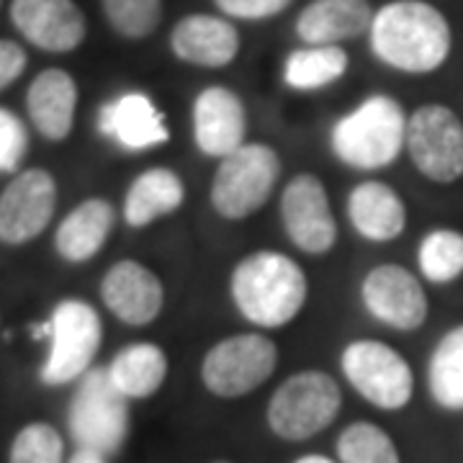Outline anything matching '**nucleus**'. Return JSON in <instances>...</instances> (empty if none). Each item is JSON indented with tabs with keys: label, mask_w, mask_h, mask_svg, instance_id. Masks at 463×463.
Listing matches in <instances>:
<instances>
[{
	"label": "nucleus",
	"mask_w": 463,
	"mask_h": 463,
	"mask_svg": "<svg viewBox=\"0 0 463 463\" xmlns=\"http://www.w3.org/2000/svg\"><path fill=\"white\" fill-rule=\"evenodd\" d=\"M230 297L250 325L281 330L291 325L309 297V281L297 260L279 250H258L234 265Z\"/></svg>",
	"instance_id": "1"
},
{
	"label": "nucleus",
	"mask_w": 463,
	"mask_h": 463,
	"mask_svg": "<svg viewBox=\"0 0 463 463\" xmlns=\"http://www.w3.org/2000/svg\"><path fill=\"white\" fill-rule=\"evenodd\" d=\"M371 50L383 65L425 75L448 60L450 26L425 0H394L373 16Z\"/></svg>",
	"instance_id": "2"
},
{
	"label": "nucleus",
	"mask_w": 463,
	"mask_h": 463,
	"mask_svg": "<svg viewBox=\"0 0 463 463\" xmlns=\"http://www.w3.org/2000/svg\"><path fill=\"white\" fill-rule=\"evenodd\" d=\"M407 145V116L389 96H371L330 132L332 155L353 170L389 167Z\"/></svg>",
	"instance_id": "3"
},
{
	"label": "nucleus",
	"mask_w": 463,
	"mask_h": 463,
	"mask_svg": "<svg viewBox=\"0 0 463 463\" xmlns=\"http://www.w3.org/2000/svg\"><path fill=\"white\" fill-rule=\"evenodd\" d=\"M343 392L330 373L307 368L283 381L268 402V428L281 440L304 443L337 420Z\"/></svg>",
	"instance_id": "4"
},
{
	"label": "nucleus",
	"mask_w": 463,
	"mask_h": 463,
	"mask_svg": "<svg viewBox=\"0 0 463 463\" xmlns=\"http://www.w3.org/2000/svg\"><path fill=\"white\" fill-rule=\"evenodd\" d=\"M281 155L263 142H248L227 155L212 181V206L227 222L258 214L281 178Z\"/></svg>",
	"instance_id": "5"
},
{
	"label": "nucleus",
	"mask_w": 463,
	"mask_h": 463,
	"mask_svg": "<svg viewBox=\"0 0 463 463\" xmlns=\"http://www.w3.org/2000/svg\"><path fill=\"white\" fill-rule=\"evenodd\" d=\"M70 432L80 450L118 453L129 435V404L114 386L109 368H90L70 404Z\"/></svg>",
	"instance_id": "6"
},
{
	"label": "nucleus",
	"mask_w": 463,
	"mask_h": 463,
	"mask_svg": "<svg viewBox=\"0 0 463 463\" xmlns=\"http://www.w3.org/2000/svg\"><path fill=\"white\" fill-rule=\"evenodd\" d=\"M279 365V347L260 332H240L219 340L201 361V381L209 394L240 399L260 389Z\"/></svg>",
	"instance_id": "7"
},
{
	"label": "nucleus",
	"mask_w": 463,
	"mask_h": 463,
	"mask_svg": "<svg viewBox=\"0 0 463 463\" xmlns=\"http://www.w3.org/2000/svg\"><path fill=\"white\" fill-rule=\"evenodd\" d=\"M347 383L383 412H397L410 404L414 392L412 368L404 355L381 340H353L340 355Z\"/></svg>",
	"instance_id": "8"
},
{
	"label": "nucleus",
	"mask_w": 463,
	"mask_h": 463,
	"mask_svg": "<svg viewBox=\"0 0 463 463\" xmlns=\"http://www.w3.org/2000/svg\"><path fill=\"white\" fill-rule=\"evenodd\" d=\"M50 330V355L39 371L42 383L62 386L70 381L83 379L90 371L103 337L99 312L88 301L65 298L52 312Z\"/></svg>",
	"instance_id": "9"
},
{
	"label": "nucleus",
	"mask_w": 463,
	"mask_h": 463,
	"mask_svg": "<svg viewBox=\"0 0 463 463\" xmlns=\"http://www.w3.org/2000/svg\"><path fill=\"white\" fill-rule=\"evenodd\" d=\"M407 152L428 181L456 183L463 175V124L448 106L428 103L407 118Z\"/></svg>",
	"instance_id": "10"
},
{
	"label": "nucleus",
	"mask_w": 463,
	"mask_h": 463,
	"mask_svg": "<svg viewBox=\"0 0 463 463\" xmlns=\"http://www.w3.org/2000/svg\"><path fill=\"white\" fill-rule=\"evenodd\" d=\"M281 224L291 245L307 255H327L337 242V222L332 214L325 183L312 173H298L281 194Z\"/></svg>",
	"instance_id": "11"
},
{
	"label": "nucleus",
	"mask_w": 463,
	"mask_h": 463,
	"mask_svg": "<svg viewBox=\"0 0 463 463\" xmlns=\"http://www.w3.org/2000/svg\"><path fill=\"white\" fill-rule=\"evenodd\" d=\"M361 301L376 322L399 332L420 330L430 312L422 283L399 263L371 268L361 283Z\"/></svg>",
	"instance_id": "12"
},
{
	"label": "nucleus",
	"mask_w": 463,
	"mask_h": 463,
	"mask_svg": "<svg viewBox=\"0 0 463 463\" xmlns=\"http://www.w3.org/2000/svg\"><path fill=\"white\" fill-rule=\"evenodd\" d=\"M57 206L52 173L32 167L16 175L0 194V242L26 245L47 230Z\"/></svg>",
	"instance_id": "13"
},
{
	"label": "nucleus",
	"mask_w": 463,
	"mask_h": 463,
	"mask_svg": "<svg viewBox=\"0 0 463 463\" xmlns=\"http://www.w3.org/2000/svg\"><path fill=\"white\" fill-rule=\"evenodd\" d=\"M109 312L129 327L152 325L165 307V286L155 270L137 260H118L100 281Z\"/></svg>",
	"instance_id": "14"
},
{
	"label": "nucleus",
	"mask_w": 463,
	"mask_h": 463,
	"mask_svg": "<svg viewBox=\"0 0 463 463\" xmlns=\"http://www.w3.org/2000/svg\"><path fill=\"white\" fill-rule=\"evenodd\" d=\"M194 142L201 155L224 160L234 149L248 145V111L240 96L212 85L194 100Z\"/></svg>",
	"instance_id": "15"
},
{
	"label": "nucleus",
	"mask_w": 463,
	"mask_h": 463,
	"mask_svg": "<svg viewBox=\"0 0 463 463\" xmlns=\"http://www.w3.org/2000/svg\"><path fill=\"white\" fill-rule=\"evenodd\" d=\"M11 18L39 50L72 52L85 39V18L72 0H14Z\"/></svg>",
	"instance_id": "16"
},
{
	"label": "nucleus",
	"mask_w": 463,
	"mask_h": 463,
	"mask_svg": "<svg viewBox=\"0 0 463 463\" xmlns=\"http://www.w3.org/2000/svg\"><path fill=\"white\" fill-rule=\"evenodd\" d=\"M99 129L132 152L165 145L170 129L163 111L145 93H124L100 109Z\"/></svg>",
	"instance_id": "17"
},
{
	"label": "nucleus",
	"mask_w": 463,
	"mask_h": 463,
	"mask_svg": "<svg viewBox=\"0 0 463 463\" xmlns=\"http://www.w3.org/2000/svg\"><path fill=\"white\" fill-rule=\"evenodd\" d=\"M347 219L368 242H392L407 230V206L383 181L358 183L347 194Z\"/></svg>",
	"instance_id": "18"
},
{
	"label": "nucleus",
	"mask_w": 463,
	"mask_h": 463,
	"mask_svg": "<svg viewBox=\"0 0 463 463\" xmlns=\"http://www.w3.org/2000/svg\"><path fill=\"white\" fill-rule=\"evenodd\" d=\"M170 47L188 65L227 67L240 52V33L224 18L194 14L178 21L170 33Z\"/></svg>",
	"instance_id": "19"
},
{
	"label": "nucleus",
	"mask_w": 463,
	"mask_h": 463,
	"mask_svg": "<svg viewBox=\"0 0 463 463\" xmlns=\"http://www.w3.org/2000/svg\"><path fill=\"white\" fill-rule=\"evenodd\" d=\"M368 0H315L297 18V33L309 47H330L371 32Z\"/></svg>",
	"instance_id": "20"
},
{
	"label": "nucleus",
	"mask_w": 463,
	"mask_h": 463,
	"mask_svg": "<svg viewBox=\"0 0 463 463\" xmlns=\"http://www.w3.org/2000/svg\"><path fill=\"white\" fill-rule=\"evenodd\" d=\"M26 103L33 127L50 142H62L72 132L78 85L65 70H44L29 88Z\"/></svg>",
	"instance_id": "21"
},
{
	"label": "nucleus",
	"mask_w": 463,
	"mask_h": 463,
	"mask_svg": "<svg viewBox=\"0 0 463 463\" xmlns=\"http://www.w3.org/2000/svg\"><path fill=\"white\" fill-rule=\"evenodd\" d=\"M114 230V206L106 199H88L62 219L54 234V248L67 263L96 258Z\"/></svg>",
	"instance_id": "22"
},
{
	"label": "nucleus",
	"mask_w": 463,
	"mask_h": 463,
	"mask_svg": "<svg viewBox=\"0 0 463 463\" xmlns=\"http://www.w3.org/2000/svg\"><path fill=\"white\" fill-rule=\"evenodd\" d=\"M185 201L183 178L170 167H149L139 173L124 196V219L134 230L155 224L157 219L178 212Z\"/></svg>",
	"instance_id": "23"
},
{
	"label": "nucleus",
	"mask_w": 463,
	"mask_h": 463,
	"mask_svg": "<svg viewBox=\"0 0 463 463\" xmlns=\"http://www.w3.org/2000/svg\"><path fill=\"white\" fill-rule=\"evenodd\" d=\"M167 355L155 343H134L118 350L109 365V376L127 399H147L160 392L167 379Z\"/></svg>",
	"instance_id": "24"
},
{
	"label": "nucleus",
	"mask_w": 463,
	"mask_h": 463,
	"mask_svg": "<svg viewBox=\"0 0 463 463\" xmlns=\"http://www.w3.org/2000/svg\"><path fill=\"white\" fill-rule=\"evenodd\" d=\"M430 397L446 412L463 410V325L448 330L428 364Z\"/></svg>",
	"instance_id": "25"
},
{
	"label": "nucleus",
	"mask_w": 463,
	"mask_h": 463,
	"mask_svg": "<svg viewBox=\"0 0 463 463\" xmlns=\"http://www.w3.org/2000/svg\"><path fill=\"white\" fill-rule=\"evenodd\" d=\"M347 70V54L337 44L307 47L286 57L283 80L294 90H319L337 83Z\"/></svg>",
	"instance_id": "26"
},
{
	"label": "nucleus",
	"mask_w": 463,
	"mask_h": 463,
	"mask_svg": "<svg viewBox=\"0 0 463 463\" xmlns=\"http://www.w3.org/2000/svg\"><path fill=\"white\" fill-rule=\"evenodd\" d=\"M417 265L425 281L446 286L463 276V234L456 230H432L417 248Z\"/></svg>",
	"instance_id": "27"
},
{
	"label": "nucleus",
	"mask_w": 463,
	"mask_h": 463,
	"mask_svg": "<svg viewBox=\"0 0 463 463\" xmlns=\"http://www.w3.org/2000/svg\"><path fill=\"white\" fill-rule=\"evenodd\" d=\"M340 463H402L397 443L373 422H353L337 438Z\"/></svg>",
	"instance_id": "28"
},
{
	"label": "nucleus",
	"mask_w": 463,
	"mask_h": 463,
	"mask_svg": "<svg viewBox=\"0 0 463 463\" xmlns=\"http://www.w3.org/2000/svg\"><path fill=\"white\" fill-rule=\"evenodd\" d=\"M103 11L116 33L145 39L163 18V0H103Z\"/></svg>",
	"instance_id": "29"
},
{
	"label": "nucleus",
	"mask_w": 463,
	"mask_h": 463,
	"mask_svg": "<svg viewBox=\"0 0 463 463\" xmlns=\"http://www.w3.org/2000/svg\"><path fill=\"white\" fill-rule=\"evenodd\" d=\"M62 435L47 422L21 428L11 446V463H62Z\"/></svg>",
	"instance_id": "30"
},
{
	"label": "nucleus",
	"mask_w": 463,
	"mask_h": 463,
	"mask_svg": "<svg viewBox=\"0 0 463 463\" xmlns=\"http://www.w3.org/2000/svg\"><path fill=\"white\" fill-rule=\"evenodd\" d=\"M29 149V134L21 118L0 109V173H14Z\"/></svg>",
	"instance_id": "31"
},
{
	"label": "nucleus",
	"mask_w": 463,
	"mask_h": 463,
	"mask_svg": "<svg viewBox=\"0 0 463 463\" xmlns=\"http://www.w3.org/2000/svg\"><path fill=\"white\" fill-rule=\"evenodd\" d=\"M216 5L234 18L245 21H263V18L279 16L291 5V0H214Z\"/></svg>",
	"instance_id": "32"
},
{
	"label": "nucleus",
	"mask_w": 463,
	"mask_h": 463,
	"mask_svg": "<svg viewBox=\"0 0 463 463\" xmlns=\"http://www.w3.org/2000/svg\"><path fill=\"white\" fill-rule=\"evenodd\" d=\"M24 70H26V52L16 42L0 39V90L14 83Z\"/></svg>",
	"instance_id": "33"
},
{
	"label": "nucleus",
	"mask_w": 463,
	"mask_h": 463,
	"mask_svg": "<svg viewBox=\"0 0 463 463\" xmlns=\"http://www.w3.org/2000/svg\"><path fill=\"white\" fill-rule=\"evenodd\" d=\"M70 463H106V458L99 456V453H93V450H78V453L70 458Z\"/></svg>",
	"instance_id": "34"
},
{
	"label": "nucleus",
	"mask_w": 463,
	"mask_h": 463,
	"mask_svg": "<svg viewBox=\"0 0 463 463\" xmlns=\"http://www.w3.org/2000/svg\"><path fill=\"white\" fill-rule=\"evenodd\" d=\"M294 463H335V461L327 458V456H301V458Z\"/></svg>",
	"instance_id": "35"
},
{
	"label": "nucleus",
	"mask_w": 463,
	"mask_h": 463,
	"mask_svg": "<svg viewBox=\"0 0 463 463\" xmlns=\"http://www.w3.org/2000/svg\"><path fill=\"white\" fill-rule=\"evenodd\" d=\"M214 463H227V461H214Z\"/></svg>",
	"instance_id": "36"
},
{
	"label": "nucleus",
	"mask_w": 463,
	"mask_h": 463,
	"mask_svg": "<svg viewBox=\"0 0 463 463\" xmlns=\"http://www.w3.org/2000/svg\"><path fill=\"white\" fill-rule=\"evenodd\" d=\"M0 3H3V0H0Z\"/></svg>",
	"instance_id": "37"
}]
</instances>
